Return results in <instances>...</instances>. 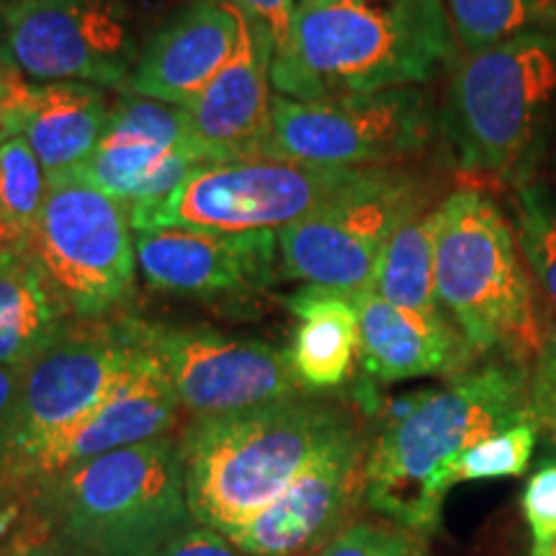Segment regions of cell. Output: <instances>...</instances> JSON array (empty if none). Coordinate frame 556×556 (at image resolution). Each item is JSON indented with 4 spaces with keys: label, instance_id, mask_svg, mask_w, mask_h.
I'll use <instances>...</instances> for the list:
<instances>
[{
    "label": "cell",
    "instance_id": "cell-30",
    "mask_svg": "<svg viewBox=\"0 0 556 556\" xmlns=\"http://www.w3.org/2000/svg\"><path fill=\"white\" fill-rule=\"evenodd\" d=\"M528 413L536 428L556 441V319L546 323L544 340L528 371Z\"/></svg>",
    "mask_w": 556,
    "mask_h": 556
},
{
    "label": "cell",
    "instance_id": "cell-38",
    "mask_svg": "<svg viewBox=\"0 0 556 556\" xmlns=\"http://www.w3.org/2000/svg\"><path fill=\"white\" fill-rule=\"evenodd\" d=\"M0 3H3V5H5V3H9V0H0Z\"/></svg>",
    "mask_w": 556,
    "mask_h": 556
},
{
    "label": "cell",
    "instance_id": "cell-2",
    "mask_svg": "<svg viewBox=\"0 0 556 556\" xmlns=\"http://www.w3.org/2000/svg\"><path fill=\"white\" fill-rule=\"evenodd\" d=\"M356 422L351 409L317 394L191 417L178 433L191 518L232 536Z\"/></svg>",
    "mask_w": 556,
    "mask_h": 556
},
{
    "label": "cell",
    "instance_id": "cell-14",
    "mask_svg": "<svg viewBox=\"0 0 556 556\" xmlns=\"http://www.w3.org/2000/svg\"><path fill=\"white\" fill-rule=\"evenodd\" d=\"M204 165L212 157L193 137L184 109L124 90L111 103L99 148L80 176L129 208L170 197Z\"/></svg>",
    "mask_w": 556,
    "mask_h": 556
},
{
    "label": "cell",
    "instance_id": "cell-32",
    "mask_svg": "<svg viewBox=\"0 0 556 556\" xmlns=\"http://www.w3.org/2000/svg\"><path fill=\"white\" fill-rule=\"evenodd\" d=\"M229 3L238 5L253 24H258L268 34L270 45H274V67L283 65L291 54L296 0H229Z\"/></svg>",
    "mask_w": 556,
    "mask_h": 556
},
{
    "label": "cell",
    "instance_id": "cell-13",
    "mask_svg": "<svg viewBox=\"0 0 556 556\" xmlns=\"http://www.w3.org/2000/svg\"><path fill=\"white\" fill-rule=\"evenodd\" d=\"M142 338L163 366L180 409L191 417L238 413L307 394L291 374L289 353L266 340L144 319Z\"/></svg>",
    "mask_w": 556,
    "mask_h": 556
},
{
    "label": "cell",
    "instance_id": "cell-5",
    "mask_svg": "<svg viewBox=\"0 0 556 556\" xmlns=\"http://www.w3.org/2000/svg\"><path fill=\"white\" fill-rule=\"evenodd\" d=\"M29 510L73 556H148L191 523L178 435L83 462L54 477Z\"/></svg>",
    "mask_w": 556,
    "mask_h": 556
},
{
    "label": "cell",
    "instance_id": "cell-37",
    "mask_svg": "<svg viewBox=\"0 0 556 556\" xmlns=\"http://www.w3.org/2000/svg\"><path fill=\"white\" fill-rule=\"evenodd\" d=\"M531 556H556V539L552 541V544H546V546H533L531 548Z\"/></svg>",
    "mask_w": 556,
    "mask_h": 556
},
{
    "label": "cell",
    "instance_id": "cell-12",
    "mask_svg": "<svg viewBox=\"0 0 556 556\" xmlns=\"http://www.w3.org/2000/svg\"><path fill=\"white\" fill-rule=\"evenodd\" d=\"M3 16L11 67L26 80L127 88L139 58L127 0H9Z\"/></svg>",
    "mask_w": 556,
    "mask_h": 556
},
{
    "label": "cell",
    "instance_id": "cell-4",
    "mask_svg": "<svg viewBox=\"0 0 556 556\" xmlns=\"http://www.w3.org/2000/svg\"><path fill=\"white\" fill-rule=\"evenodd\" d=\"M435 291L475 358L533 364L546 328L536 281L516 227L484 191L458 189L438 204Z\"/></svg>",
    "mask_w": 556,
    "mask_h": 556
},
{
    "label": "cell",
    "instance_id": "cell-19",
    "mask_svg": "<svg viewBox=\"0 0 556 556\" xmlns=\"http://www.w3.org/2000/svg\"><path fill=\"white\" fill-rule=\"evenodd\" d=\"M274 45L268 34L242 13L238 50L225 70L184 111L193 137L212 163L258 157L274 109Z\"/></svg>",
    "mask_w": 556,
    "mask_h": 556
},
{
    "label": "cell",
    "instance_id": "cell-24",
    "mask_svg": "<svg viewBox=\"0 0 556 556\" xmlns=\"http://www.w3.org/2000/svg\"><path fill=\"white\" fill-rule=\"evenodd\" d=\"M435 232L438 206L405 222L381 250L368 289L394 307L428 317H446L435 291Z\"/></svg>",
    "mask_w": 556,
    "mask_h": 556
},
{
    "label": "cell",
    "instance_id": "cell-17",
    "mask_svg": "<svg viewBox=\"0 0 556 556\" xmlns=\"http://www.w3.org/2000/svg\"><path fill=\"white\" fill-rule=\"evenodd\" d=\"M137 268L150 289L222 296L263 291L281 274L278 238L263 232L144 229L135 232Z\"/></svg>",
    "mask_w": 556,
    "mask_h": 556
},
{
    "label": "cell",
    "instance_id": "cell-31",
    "mask_svg": "<svg viewBox=\"0 0 556 556\" xmlns=\"http://www.w3.org/2000/svg\"><path fill=\"white\" fill-rule=\"evenodd\" d=\"M520 507H523V518L528 531H531L533 546L552 544L556 539V456L546 458L528 477Z\"/></svg>",
    "mask_w": 556,
    "mask_h": 556
},
{
    "label": "cell",
    "instance_id": "cell-7",
    "mask_svg": "<svg viewBox=\"0 0 556 556\" xmlns=\"http://www.w3.org/2000/svg\"><path fill=\"white\" fill-rule=\"evenodd\" d=\"M556 99V41L526 31L464 54L451 73L443 131L469 176L507 178L523 163Z\"/></svg>",
    "mask_w": 556,
    "mask_h": 556
},
{
    "label": "cell",
    "instance_id": "cell-10",
    "mask_svg": "<svg viewBox=\"0 0 556 556\" xmlns=\"http://www.w3.org/2000/svg\"><path fill=\"white\" fill-rule=\"evenodd\" d=\"M433 103L420 88L296 101L276 96L258 157L338 168H397L428 148Z\"/></svg>",
    "mask_w": 556,
    "mask_h": 556
},
{
    "label": "cell",
    "instance_id": "cell-29",
    "mask_svg": "<svg viewBox=\"0 0 556 556\" xmlns=\"http://www.w3.org/2000/svg\"><path fill=\"white\" fill-rule=\"evenodd\" d=\"M315 556H428V536L394 520H356L340 528Z\"/></svg>",
    "mask_w": 556,
    "mask_h": 556
},
{
    "label": "cell",
    "instance_id": "cell-23",
    "mask_svg": "<svg viewBox=\"0 0 556 556\" xmlns=\"http://www.w3.org/2000/svg\"><path fill=\"white\" fill-rule=\"evenodd\" d=\"M73 319L29 248H0V366H26Z\"/></svg>",
    "mask_w": 556,
    "mask_h": 556
},
{
    "label": "cell",
    "instance_id": "cell-9",
    "mask_svg": "<svg viewBox=\"0 0 556 556\" xmlns=\"http://www.w3.org/2000/svg\"><path fill=\"white\" fill-rule=\"evenodd\" d=\"M26 248L75 319L119 315L137 281L127 206L83 176L50 186Z\"/></svg>",
    "mask_w": 556,
    "mask_h": 556
},
{
    "label": "cell",
    "instance_id": "cell-1",
    "mask_svg": "<svg viewBox=\"0 0 556 556\" xmlns=\"http://www.w3.org/2000/svg\"><path fill=\"white\" fill-rule=\"evenodd\" d=\"M523 420H531L528 368L503 358L441 389L397 400L368 443L364 503L428 536L441 523L458 458Z\"/></svg>",
    "mask_w": 556,
    "mask_h": 556
},
{
    "label": "cell",
    "instance_id": "cell-20",
    "mask_svg": "<svg viewBox=\"0 0 556 556\" xmlns=\"http://www.w3.org/2000/svg\"><path fill=\"white\" fill-rule=\"evenodd\" d=\"M358 312V361L371 379L407 381L458 374L475 358L448 317H428L394 307L377 291H353Z\"/></svg>",
    "mask_w": 556,
    "mask_h": 556
},
{
    "label": "cell",
    "instance_id": "cell-27",
    "mask_svg": "<svg viewBox=\"0 0 556 556\" xmlns=\"http://www.w3.org/2000/svg\"><path fill=\"white\" fill-rule=\"evenodd\" d=\"M516 232L533 281L556 309V199L541 186L516 193Z\"/></svg>",
    "mask_w": 556,
    "mask_h": 556
},
{
    "label": "cell",
    "instance_id": "cell-8",
    "mask_svg": "<svg viewBox=\"0 0 556 556\" xmlns=\"http://www.w3.org/2000/svg\"><path fill=\"white\" fill-rule=\"evenodd\" d=\"M374 168L250 157L193 170L170 197L129 206L135 232L144 229H212V232H278L330 206L356 189Z\"/></svg>",
    "mask_w": 556,
    "mask_h": 556
},
{
    "label": "cell",
    "instance_id": "cell-6",
    "mask_svg": "<svg viewBox=\"0 0 556 556\" xmlns=\"http://www.w3.org/2000/svg\"><path fill=\"white\" fill-rule=\"evenodd\" d=\"M142 319L109 315L73 319L21 374L0 435V510L18 503L34 454L93 413L114 392L142 351Z\"/></svg>",
    "mask_w": 556,
    "mask_h": 556
},
{
    "label": "cell",
    "instance_id": "cell-25",
    "mask_svg": "<svg viewBox=\"0 0 556 556\" xmlns=\"http://www.w3.org/2000/svg\"><path fill=\"white\" fill-rule=\"evenodd\" d=\"M50 180L24 135L0 144V248L26 245L45 206Z\"/></svg>",
    "mask_w": 556,
    "mask_h": 556
},
{
    "label": "cell",
    "instance_id": "cell-34",
    "mask_svg": "<svg viewBox=\"0 0 556 556\" xmlns=\"http://www.w3.org/2000/svg\"><path fill=\"white\" fill-rule=\"evenodd\" d=\"M31 80L13 67H0V144L13 135H21L24 106L29 101Z\"/></svg>",
    "mask_w": 556,
    "mask_h": 556
},
{
    "label": "cell",
    "instance_id": "cell-28",
    "mask_svg": "<svg viewBox=\"0 0 556 556\" xmlns=\"http://www.w3.org/2000/svg\"><path fill=\"white\" fill-rule=\"evenodd\" d=\"M536 438L539 428L533 420L516 422V426L484 438L482 443H477L475 448H469L456 462L454 484L520 477L528 469V464H531Z\"/></svg>",
    "mask_w": 556,
    "mask_h": 556
},
{
    "label": "cell",
    "instance_id": "cell-36",
    "mask_svg": "<svg viewBox=\"0 0 556 556\" xmlns=\"http://www.w3.org/2000/svg\"><path fill=\"white\" fill-rule=\"evenodd\" d=\"M0 67H11V54H9V34H5V16H3V3H0Z\"/></svg>",
    "mask_w": 556,
    "mask_h": 556
},
{
    "label": "cell",
    "instance_id": "cell-15",
    "mask_svg": "<svg viewBox=\"0 0 556 556\" xmlns=\"http://www.w3.org/2000/svg\"><path fill=\"white\" fill-rule=\"evenodd\" d=\"M368 435L361 422L340 433L299 471L287 490L229 541L255 556H299L345 528L364 500Z\"/></svg>",
    "mask_w": 556,
    "mask_h": 556
},
{
    "label": "cell",
    "instance_id": "cell-18",
    "mask_svg": "<svg viewBox=\"0 0 556 556\" xmlns=\"http://www.w3.org/2000/svg\"><path fill=\"white\" fill-rule=\"evenodd\" d=\"M240 29L242 11L229 0H189L139 50L124 90L184 109L232 60Z\"/></svg>",
    "mask_w": 556,
    "mask_h": 556
},
{
    "label": "cell",
    "instance_id": "cell-35",
    "mask_svg": "<svg viewBox=\"0 0 556 556\" xmlns=\"http://www.w3.org/2000/svg\"><path fill=\"white\" fill-rule=\"evenodd\" d=\"M21 374H24V366H0V435H3L13 400H16Z\"/></svg>",
    "mask_w": 556,
    "mask_h": 556
},
{
    "label": "cell",
    "instance_id": "cell-11",
    "mask_svg": "<svg viewBox=\"0 0 556 556\" xmlns=\"http://www.w3.org/2000/svg\"><path fill=\"white\" fill-rule=\"evenodd\" d=\"M428 178L397 168H374L356 189L307 219L278 229L283 276L304 287L358 291L371 283L381 250L397 229L430 208Z\"/></svg>",
    "mask_w": 556,
    "mask_h": 556
},
{
    "label": "cell",
    "instance_id": "cell-33",
    "mask_svg": "<svg viewBox=\"0 0 556 556\" xmlns=\"http://www.w3.org/2000/svg\"><path fill=\"white\" fill-rule=\"evenodd\" d=\"M148 556H255L240 548L212 528L199 526L197 520L178 528L168 539L160 541Z\"/></svg>",
    "mask_w": 556,
    "mask_h": 556
},
{
    "label": "cell",
    "instance_id": "cell-22",
    "mask_svg": "<svg viewBox=\"0 0 556 556\" xmlns=\"http://www.w3.org/2000/svg\"><path fill=\"white\" fill-rule=\"evenodd\" d=\"M296 317L289 366L302 392L319 394L353 377L361 332L353 291L304 287L289 299Z\"/></svg>",
    "mask_w": 556,
    "mask_h": 556
},
{
    "label": "cell",
    "instance_id": "cell-26",
    "mask_svg": "<svg viewBox=\"0 0 556 556\" xmlns=\"http://www.w3.org/2000/svg\"><path fill=\"white\" fill-rule=\"evenodd\" d=\"M456 45L477 54L531 31L541 0H446Z\"/></svg>",
    "mask_w": 556,
    "mask_h": 556
},
{
    "label": "cell",
    "instance_id": "cell-3",
    "mask_svg": "<svg viewBox=\"0 0 556 556\" xmlns=\"http://www.w3.org/2000/svg\"><path fill=\"white\" fill-rule=\"evenodd\" d=\"M454 54L446 0H299L274 93L317 101L420 88Z\"/></svg>",
    "mask_w": 556,
    "mask_h": 556
},
{
    "label": "cell",
    "instance_id": "cell-21",
    "mask_svg": "<svg viewBox=\"0 0 556 556\" xmlns=\"http://www.w3.org/2000/svg\"><path fill=\"white\" fill-rule=\"evenodd\" d=\"M109 114L106 88L78 80L31 83L21 135L37 152L50 186L86 170Z\"/></svg>",
    "mask_w": 556,
    "mask_h": 556
},
{
    "label": "cell",
    "instance_id": "cell-16",
    "mask_svg": "<svg viewBox=\"0 0 556 556\" xmlns=\"http://www.w3.org/2000/svg\"><path fill=\"white\" fill-rule=\"evenodd\" d=\"M180 413L184 409L163 366L142 338V351L114 392L93 413L34 454L21 479L16 505H29L54 477L83 462L176 433Z\"/></svg>",
    "mask_w": 556,
    "mask_h": 556
}]
</instances>
